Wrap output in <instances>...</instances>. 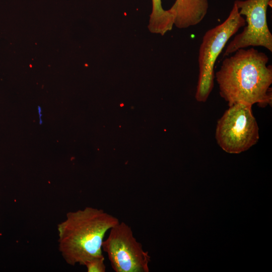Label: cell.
<instances>
[{
  "instance_id": "obj_1",
  "label": "cell",
  "mask_w": 272,
  "mask_h": 272,
  "mask_svg": "<svg viewBox=\"0 0 272 272\" xmlns=\"http://www.w3.org/2000/svg\"><path fill=\"white\" fill-rule=\"evenodd\" d=\"M224 59L215 75L220 96L228 106L243 103L271 105L272 67L268 57L251 47L239 49Z\"/></svg>"
},
{
  "instance_id": "obj_10",
  "label": "cell",
  "mask_w": 272,
  "mask_h": 272,
  "mask_svg": "<svg viewBox=\"0 0 272 272\" xmlns=\"http://www.w3.org/2000/svg\"><path fill=\"white\" fill-rule=\"evenodd\" d=\"M38 113H39V119H40L39 123H40V124H42L43 122H42V120L41 119V116H42V114H41V107L40 106L38 107Z\"/></svg>"
},
{
  "instance_id": "obj_3",
  "label": "cell",
  "mask_w": 272,
  "mask_h": 272,
  "mask_svg": "<svg viewBox=\"0 0 272 272\" xmlns=\"http://www.w3.org/2000/svg\"><path fill=\"white\" fill-rule=\"evenodd\" d=\"M245 25V19L234 4L227 18L203 35L198 57L199 74L195 94L197 101L205 102L207 100L214 85V66L217 59L230 38Z\"/></svg>"
},
{
  "instance_id": "obj_9",
  "label": "cell",
  "mask_w": 272,
  "mask_h": 272,
  "mask_svg": "<svg viewBox=\"0 0 272 272\" xmlns=\"http://www.w3.org/2000/svg\"><path fill=\"white\" fill-rule=\"evenodd\" d=\"M103 255L92 257L84 264L88 272H105L106 265Z\"/></svg>"
},
{
  "instance_id": "obj_6",
  "label": "cell",
  "mask_w": 272,
  "mask_h": 272,
  "mask_svg": "<svg viewBox=\"0 0 272 272\" xmlns=\"http://www.w3.org/2000/svg\"><path fill=\"white\" fill-rule=\"evenodd\" d=\"M271 0H236L234 4L246 25L227 46L224 55L228 56L239 49L261 46L272 52V35L267 22V9Z\"/></svg>"
},
{
  "instance_id": "obj_7",
  "label": "cell",
  "mask_w": 272,
  "mask_h": 272,
  "mask_svg": "<svg viewBox=\"0 0 272 272\" xmlns=\"http://www.w3.org/2000/svg\"><path fill=\"white\" fill-rule=\"evenodd\" d=\"M208 8V0H176L170 8L175 14L174 25L180 29L195 26L204 19Z\"/></svg>"
},
{
  "instance_id": "obj_5",
  "label": "cell",
  "mask_w": 272,
  "mask_h": 272,
  "mask_svg": "<svg viewBox=\"0 0 272 272\" xmlns=\"http://www.w3.org/2000/svg\"><path fill=\"white\" fill-rule=\"evenodd\" d=\"M102 249L115 272H149V252L144 250L131 227L124 222H119L110 228Z\"/></svg>"
},
{
  "instance_id": "obj_8",
  "label": "cell",
  "mask_w": 272,
  "mask_h": 272,
  "mask_svg": "<svg viewBox=\"0 0 272 272\" xmlns=\"http://www.w3.org/2000/svg\"><path fill=\"white\" fill-rule=\"evenodd\" d=\"M152 4L148 29L153 33L164 35L172 30L174 24L175 14L170 9L164 10L161 0H152Z\"/></svg>"
},
{
  "instance_id": "obj_4",
  "label": "cell",
  "mask_w": 272,
  "mask_h": 272,
  "mask_svg": "<svg viewBox=\"0 0 272 272\" xmlns=\"http://www.w3.org/2000/svg\"><path fill=\"white\" fill-rule=\"evenodd\" d=\"M215 137L220 148L230 154L241 153L255 145L259 128L252 106L236 103L229 106L217 121Z\"/></svg>"
},
{
  "instance_id": "obj_2",
  "label": "cell",
  "mask_w": 272,
  "mask_h": 272,
  "mask_svg": "<svg viewBox=\"0 0 272 272\" xmlns=\"http://www.w3.org/2000/svg\"><path fill=\"white\" fill-rule=\"evenodd\" d=\"M119 222L103 210L91 207L67 213L57 225L58 249L65 261L72 266L84 265L102 255L105 234Z\"/></svg>"
}]
</instances>
